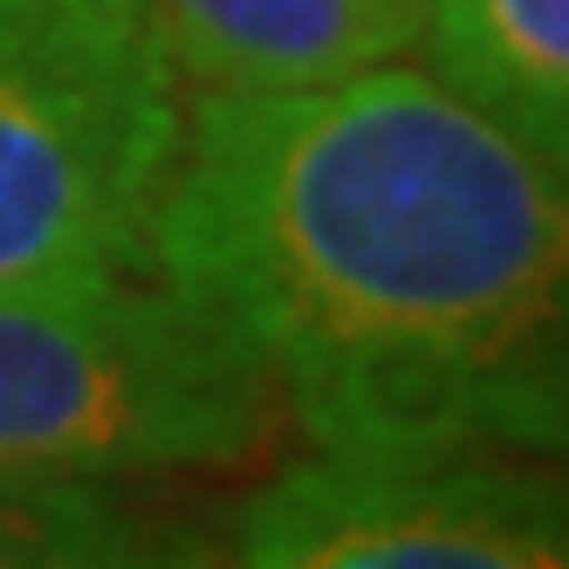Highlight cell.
<instances>
[{"instance_id":"obj_1","label":"cell","mask_w":569,"mask_h":569,"mask_svg":"<svg viewBox=\"0 0 569 569\" xmlns=\"http://www.w3.org/2000/svg\"><path fill=\"white\" fill-rule=\"evenodd\" d=\"M151 274L322 453L562 446V158L439 76L186 97Z\"/></svg>"},{"instance_id":"obj_2","label":"cell","mask_w":569,"mask_h":569,"mask_svg":"<svg viewBox=\"0 0 569 569\" xmlns=\"http://www.w3.org/2000/svg\"><path fill=\"white\" fill-rule=\"evenodd\" d=\"M268 439V378L158 274L0 289V487L233 473Z\"/></svg>"},{"instance_id":"obj_3","label":"cell","mask_w":569,"mask_h":569,"mask_svg":"<svg viewBox=\"0 0 569 569\" xmlns=\"http://www.w3.org/2000/svg\"><path fill=\"white\" fill-rule=\"evenodd\" d=\"M179 131L151 0H0V289L151 274Z\"/></svg>"},{"instance_id":"obj_4","label":"cell","mask_w":569,"mask_h":569,"mask_svg":"<svg viewBox=\"0 0 569 569\" xmlns=\"http://www.w3.org/2000/svg\"><path fill=\"white\" fill-rule=\"evenodd\" d=\"M254 569H562L569 501L521 453H316L227 515Z\"/></svg>"},{"instance_id":"obj_5","label":"cell","mask_w":569,"mask_h":569,"mask_svg":"<svg viewBox=\"0 0 569 569\" xmlns=\"http://www.w3.org/2000/svg\"><path fill=\"white\" fill-rule=\"evenodd\" d=\"M186 97L316 90L419 49V0H151Z\"/></svg>"},{"instance_id":"obj_6","label":"cell","mask_w":569,"mask_h":569,"mask_svg":"<svg viewBox=\"0 0 569 569\" xmlns=\"http://www.w3.org/2000/svg\"><path fill=\"white\" fill-rule=\"evenodd\" d=\"M432 76L542 158L569 151V0H419Z\"/></svg>"},{"instance_id":"obj_7","label":"cell","mask_w":569,"mask_h":569,"mask_svg":"<svg viewBox=\"0 0 569 569\" xmlns=\"http://www.w3.org/2000/svg\"><path fill=\"white\" fill-rule=\"evenodd\" d=\"M199 562L172 521L144 515L117 480L0 487V569H144Z\"/></svg>"}]
</instances>
